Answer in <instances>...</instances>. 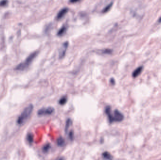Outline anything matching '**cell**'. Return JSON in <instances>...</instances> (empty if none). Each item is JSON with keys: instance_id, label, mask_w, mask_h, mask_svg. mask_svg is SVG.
Instances as JSON below:
<instances>
[{"instance_id": "7a4b0ae2", "label": "cell", "mask_w": 161, "mask_h": 160, "mask_svg": "<svg viewBox=\"0 0 161 160\" xmlns=\"http://www.w3.org/2000/svg\"><path fill=\"white\" fill-rule=\"evenodd\" d=\"M33 110L34 106L32 104H29L28 106L25 107V109L22 111L21 114L18 118V119L17 120V124L21 125L25 122L31 115Z\"/></svg>"}, {"instance_id": "4fadbf2b", "label": "cell", "mask_w": 161, "mask_h": 160, "mask_svg": "<svg viewBox=\"0 0 161 160\" xmlns=\"http://www.w3.org/2000/svg\"><path fill=\"white\" fill-rule=\"evenodd\" d=\"M51 148V145L49 144L45 145L42 148V150L44 153H47Z\"/></svg>"}, {"instance_id": "3957f363", "label": "cell", "mask_w": 161, "mask_h": 160, "mask_svg": "<svg viewBox=\"0 0 161 160\" xmlns=\"http://www.w3.org/2000/svg\"><path fill=\"white\" fill-rule=\"evenodd\" d=\"M37 55H38V52L37 51L32 53L26 58V59L24 62L19 63V64H18L17 66H16L15 69L16 70L22 71V70H24L25 69H26L31 64L32 62L33 61V60H34V59L37 56Z\"/></svg>"}, {"instance_id": "30bf717a", "label": "cell", "mask_w": 161, "mask_h": 160, "mask_svg": "<svg viewBox=\"0 0 161 160\" xmlns=\"http://www.w3.org/2000/svg\"><path fill=\"white\" fill-rule=\"evenodd\" d=\"M57 145L59 147H63L65 144V141L64 138L62 137H60L57 139Z\"/></svg>"}, {"instance_id": "ac0fdd59", "label": "cell", "mask_w": 161, "mask_h": 160, "mask_svg": "<svg viewBox=\"0 0 161 160\" xmlns=\"http://www.w3.org/2000/svg\"><path fill=\"white\" fill-rule=\"evenodd\" d=\"M110 83L111 84L113 85H115V80L114 78H111L110 79Z\"/></svg>"}, {"instance_id": "ffe728a7", "label": "cell", "mask_w": 161, "mask_h": 160, "mask_svg": "<svg viewBox=\"0 0 161 160\" xmlns=\"http://www.w3.org/2000/svg\"><path fill=\"white\" fill-rule=\"evenodd\" d=\"M80 0H70V2L71 3H76V2H78Z\"/></svg>"}, {"instance_id": "d6986e66", "label": "cell", "mask_w": 161, "mask_h": 160, "mask_svg": "<svg viewBox=\"0 0 161 160\" xmlns=\"http://www.w3.org/2000/svg\"><path fill=\"white\" fill-rule=\"evenodd\" d=\"M103 53L104 54H110L111 53V50L109 49H106L104 51H103Z\"/></svg>"}, {"instance_id": "e0dca14e", "label": "cell", "mask_w": 161, "mask_h": 160, "mask_svg": "<svg viewBox=\"0 0 161 160\" xmlns=\"http://www.w3.org/2000/svg\"><path fill=\"white\" fill-rule=\"evenodd\" d=\"M7 3V0H3L0 2V6H3L4 5H5Z\"/></svg>"}, {"instance_id": "5b68a950", "label": "cell", "mask_w": 161, "mask_h": 160, "mask_svg": "<svg viewBox=\"0 0 161 160\" xmlns=\"http://www.w3.org/2000/svg\"><path fill=\"white\" fill-rule=\"evenodd\" d=\"M68 46V42H66L62 45L59 52V58L60 59H62L65 56Z\"/></svg>"}, {"instance_id": "9a60e30c", "label": "cell", "mask_w": 161, "mask_h": 160, "mask_svg": "<svg viewBox=\"0 0 161 160\" xmlns=\"http://www.w3.org/2000/svg\"><path fill=\"white\" fill-rule=\"evenodd\" d=\"M112 6V3H110L109 4H108V5H107V6H106L105 8L103 10L102 12L103 13L107 12L110 9Z\"/></svg>"}, {"instance_id": "52a82bcc", "label": "cell", "mask_w": 161, "mask_h": 160, "mask_svg": "<svg viewBox=\"0 0 161 160\" xmlns=\"http://www.w3.org/2000/svg\"><path fill=\"white\" fill-rule=\"evenodd\" d=\"M143 70V67L140 66L139 67L137 68L136 69L134 70V71L133 72V77L134 78H136L140 74Z\"/></svg>"}, {"instance_id": "7c38bea8", "label": "cell", "mask_w": 161, "mask_h": 160, "mask_svg": "<svg viewBox=\"0 0 161 160\" xmlns=\"http://www.w3.org/2000/svg\"><path fill=\"white\" fill-rule=\"evenodd\" d=\"M27 140L30 144H32L34 141V136L31 133H28L27 136Z\"/></svg>"}, {"instance_id": "6da1fadb", "label": "cell", "mask_w": 161, "mask_h": 160, "mask_svg": "<svg viewBox=\"0 0 161 160\" xmlns=\"http://www.w3.org/2000/svg\"><path fill=\"white\" fill-rule=\"evenodd\" d=\"M105 112L107 115L109 122L110 123L114 122H122L124 119L123 114L118 110H114L112 113L111 107L110 106H107L106 107Z\"/></svg>"}, {"instance_id": "2e32d148", "label": "cell", "mask_w": 161, "mask_h": 160, "mask_svg": "<svg viewBox=\"0 0 161 160\" xmlns=\"http://www.w3.org/2000/svg\"><path fill=\"white\" fill-rule=\"evenodd\" d=\"M68 138L71 141H73L74 138V133L73 131H71L68 134Z\"/></svg>"}, {"instance_id": "5bb4252c", "label": "cell", "mask_w": 161, "mask_h": 160, "mask_svg": "<svg viewBox=\"0 0 161 160\" xmlns=\"http://www.w3.org/2000/svg\"><path fill=\"white\" fill-rule=\"evenodd\" d=\"M66 27L65 26H63V27L59 30V31L58 32V33H57V35H58V36L62 35L64 33V32L66 31Z\"/></svg>"}, {"instance_id": "277c9868", "label": "cell", "mask_w": 161, "mask_h": 160, "mask_svg": "<svg viewBox=\"0 0 161 160\" xmlns=\"http://www.w3.org/2000/svg\"><path fill=\"white\" fill-rule=\"evenodd\" d=\"M54 112V109L53 107H49L47 108H42L38 110L37 115L39 116H43L46 115H51Z\"/></svg>"}, {"instance_id": "ba28073f", "label": "cell", "mask_w": 161, "mask_h": 160, "mask_svg": "<svg viewBox=\"0 0 161 160\" xmlns=\"http://www.w3.org/2000/svg\"><path fill=\"white\" fill-rule=\"evenodd\" d=\"M102 156L105 159H107V160H111L113 159V156L111 155L110 153H109V152H108L107 151H106L103 152L102 154Z\"/></svg>"}, {"instance_id": "9c48e42d", "label": "cell", "mask_w": 161, "mask_h": 160, "mask_svg": "<svg viewBox=\"0 0 161 160\" xmlns=\"http://www.w3.org/2000/svg\"><path fill=\"white\" fill-rule=\"evenodd\" d=\"M72 125V121L70 118H68L66 120V126H65V132L66 133H67L69 128L70 126Z\"/></svg>"}, {"instance_id": "8992f818", "label": "cell", "mask_w": 161, "mask_h": 160, "mask_svg": "<svg viewBox=\"0 0 161 160\" xmlns=\"http://www.w3.org/2000/svg\"><path fill=\"white\" fill-rule=\"evenodd\" d=\"M68 10L67 8H64V9H63L62 10H61L60 11L58 12V13L57 14V17H56L57 20H60L61 18H62L66 13L67 12Z\"/></svg>"}, {"instance_id": "44dd1931", "label": "cell", "mask_w": 161, "mask_h": 160, "mask_svg": "<svg viewBox=\"0 0 161 160\" xmlns=\"http://www.w3.org/2000/svg\"><path fill=\"white\" fill-rule=\"evenodd\" d=\"M159 22H160V23H161V17L159 19Z\"/></svg>"}, {"instance_id": "8fae6325", "label": "cell", "mask_w": 161, "mask_h": 160, "mask_svg": "<svg viewBox=\"0 0 161 160\" xmlns=\"http://www.w3.org/2000/svg\"><path fill=\"white\" fill-rule=\"evenodd\" d=\"M67 101V97L66 96H64L60 98L58 101V103L60 105H64L66 104Z\"/></svg>"}]
</instances>
